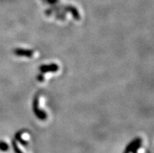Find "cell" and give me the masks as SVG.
<instances>
[{
	"instance_id": "cell-1",
	"label": "cell",
	"mask_w": 154,
	"mask_h": 153,
	"mask_svg": "<svg viewBox=\"0 0 154 153\" xmlns=\"http://www.w3.org/2000/svg\"><path fill=\"white\" fill-rule=\"evenodd\" d=\"M11 143L14 153H34L32 138L27 130L17 132Z\"/></svg>"
},
{
	"instance_id": "cell-2",
	"label": "cell",
	"mask_w": 154,
	"mask_h": 153,
	"mask_svg": "<svg viewBox=\"0 0 154 153\" xmlns=\"http://www.w3.org/2000/svg\"><path fill=\"white\" fill-rule=\"evenodd\" d=\"M123 153H151L148 140L145 136H137L128 144Z\"/></svg>"
},
{
	"instance_id": "cell-3",
	"label": "cell",
	"mask_w": 154,
	"mask_h": 153,
	"mask_svg": "<svg viewBox=\"0 0 154 153\" xmlns=\"http://www.w3.org/2000/svg\"><path fill=\"white\" fill-rule=\"evenodd\" d=\"M45 99H43L42 95H38L37 96L35 97V100H34V112L36 115L38 120L41 121H45L49 119V116H48V112L46 109H44V106H45Z\"/></svg>"
},
{
	"instance_id": "cell-4",
	"label": "cell",
	"mask_w": 154,
	"mask_h": 153,
	"mask_svg": "<svg viewBox=\"0 0 154 153\" xmlns=\"http://www.w3.org/2000/svg\"><path fill=\"white\" fill-rule=\"evenodd\" d=\"M40 70H41V74L38 77V81L40 82H45L47 76L49 75V74H51V76H52L53 74H56L58 73L59 70H60V66L56 63L43 65V66H42Z\"/></svg>"
},
{
	"instance_id": "cell-5",
	"label": "cell",
	"mask_w": 154,
	"mask_h": 153,
	"mask_svg": "<svg viewBox=\"0 0 154 153\" xmlns=\"http://www.w3.org/2000/svg\"><path fill=\"white\" fill-rule=\"evenodd\" d=\"M0 153H13L12 143L9 140H0Z\"/></svg>"
},
{
	"instance_id": "cell-6",
	"label": "cell",
	"mask_w": 154,
	"mask_h": 153,
	"mask_svg": "<svg viewBox=\"0 0 154 153\" xmlns=\"http://www.w3.org/2000/svg\"><path fill=\"white\" fill-rule=\"evenodd\" d=\"M15 55L19 56V57H26V58H34V56H37V54H35L34 50L21 49L15 50Z\"/></svg>"
}]
</instances>
